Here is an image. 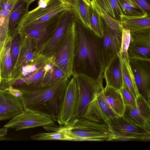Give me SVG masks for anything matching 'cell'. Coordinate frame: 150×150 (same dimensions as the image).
Wrapping results in <instances>:
<instances>
[{
  "mask_svg": "<svg viewBox=\"0 0 150 150\" xmlns=\"http://www.w3.org/2000/svg\"><path fill=\"white\" fill-rule=\"evenodd\" d=\"M24 1H25L29 3L30 4L31 3L33 2V1L37 0H24Z\"/></svg>",
  "mask_w": 150,
  "mask_h": 150,
  "instance_id": "74e56055",
  "label": "cell"
},
{
  "mask_svg": "<svg viewBox=\"0 0 150 150\" xmlns=\"http://www.w3.org/2000/svg\"><path fill=\"white\" fill-rule=\"evenodd\" d=\"M103 20V35L102 38V49L104 68L110 59L119 54L122 33L115 32Z\"/></svg>",
  "mask_w": 150,
  "mask_h": 150,
  "instance_id": "2e32d148",
  "label": "cell"
},
{
  "mask_svg": "<svg viewBox=\"0 0 150 150\" xmlns=\"http://www.w3.org/2000/svg\"><path fill=\"white\" fill-rule=\"evenodd\" d=\"M78 100V90L73 76L69 81L65 91L57 122L60 126L67 124L74 116Z\"/></svg>",
  "mask_w": 150,
  "mask_h": 150,
  "instance_id": "30bf717a",
  "label": "cell"
},
{
  "mask_svg": "<svg viewBox=\"0 0 150 150\" xmlns=\"http://www.w3.org/2000/svg\"><path fill=\"white\" fill-rule=\"evenodd\" d=\"M119 56L122 70L123 84L135 100L139 94L130 65L129 60L120 55Z\"/></svg>",
  "mask_w": 150,
  "mask_h": 150,
  "instance_id": "7402d4cb",
  "label": "cell"
},
{
  "mask_svg": "<svg viewBox=\"0 0 150 150\" xmlns=\"http://www.w3.org/2000/svg\"><path fill=\"white\" fill-rule=\"evenodd\" d=\"M103 78L97 84L95 97L90 103L85 118L89 120L100 122L111 118L117 117L107 103L104 93Z\"/></svg>",
  "mask_w": 150,
  "mask_h": 150,
  "instance_id": "ba28073f",
  "label": "cell"
},
{
  "mask_svg": "<svg viewBox=\"0 0 150 150\" xmlns=\"http://www.w3.org/2000/svg\"><path fill=\"white\" fill-rule=\"evenodd\" d=\"M65 3L70 5L72 8L74 7L75 0H62Z\"/></svg>",
  "mask_w": 150,
  "mask_h": 150,
  "instance_id": "8d00e7d4",
  "label": "cell"
},
{
  "mask_svg": "<svg viewBox=\"0 0 150 150\" xmlns=\"http://www.w3.org/2000/svg\"><path fill=\"white\" fill-rule=\"evenodd\" d=\"M139 93L150 103V61L139 59L129 60Z\"/></svg>",
  "mask_w": 150,
  "mask_h": 150,
  "instance_id": "4fadbf2b",
  "label": "cell"
},
{
  "mask_svg": "<svg viewBox=\"0 0 150 150\" xmlns=\"http://www.w3.org/2000/svg\"><path fill=\"white\" fill-rule=\"evenodd\" d=\"M67 76L63 71L49 58L45 73L42 81V86L49 85L58 79Z\"/></svg>",
  "mask_w": 150,
  "mask_h": 150,
  "instance_id": "d4e9b609",
  "label": "cell"
},
{
  "mask_svg": "<svg viewBox=\"0 0 150 150\" xmlns=\"http://www.w3.org/2000/svg\"><path fill=\"white\" fill-rule=\"evenodd\" d=\"M74 23L76 41L74 67L77 68L76 73L97 83L103 78L104 71L102 38L86 27L78 16Z\"/></svg>",
  "mask_w": 150,
  "mask_h": 150,
  "instance_id": "6da1fadb",
  "label": "cell"
},
{
  "mask_svg": "<svg viewBox=\"0 0 150 150\" xmlns=\"http://www.w3.org/2000/svg\"><path fill=\"white\" fill-rule=\"evenodd\" d=\"M103 78L108 86L120 90L123 85L122 70L119 54L115 55L104 68Z\"/></svg>",
  "mask_w": 150,
  "mask_h": 150,
  "instance_id": "ac0fdd59",
  "label": "cell"
},
{
  "mask_svg": "<svg viewBox=\"0 0 150 150\" xmlns=\"http://www.w3.org/2000/svg\"><path fill=\"white\" fill-rule=\"evenodd\" d=\"M136 106L125 105L122 117L132 123L150 130V106L140 95L135 99Z\"/></svg>",
  "mask_w": 150,
  "mask_h": 150,
  "instance_id": "9a60e30c",
  "label": "cell"
},
{
  "mask_svg": "<svg viewBox=\"0 0 150 150\" xmlns=\"http://www.w3.org/2000/svg\"><path fill=\"white\" fill-rule=\"evenodd\" d=\"M131 34L130 30L123 28L122 33L121 45L119 54L122 57L129 60L128 55V50L130 44Z\"/></svg>",
  "mask_w": 150,
  "mask_h": 150,
  "instance_id": "f1b7e54d",
  "label": "cell"
},
{
  "mask_svg": "<svg viewBox=\"0 0 150 150\" xmlns=\"http://www.w3.org/2000/svg\"><path fill=\"white\" fill-rule=\"evenodd\" d=\"M130 34V41L128 50L129 60L150 61V28Z\"/></svg>",
  "mask_w": 150,
  "mask_h": 150,
  "instance_id": "7c38bea8",
  "label": "cell"
},
{
  "mask_svg": "<svg viewBox=\"0 0 150 150\" xmlns=\"http://www.w3.org/2000/svg\"><path fill=\"white\" fill-rule=\"evenodd\" d=\"M67 76L35 91H21L24 110L42 114L57 121L69 82Z\"/></svg>",
  "mask_w": 150,
  "mask_h": 150,
  "instance_id": "7a4b0ae2",
  "label": "cell"
},
{
  "mask_svg": "<svg viewBox=\"0 0 150 150\" xmlns=\"http://www.w3.org/2000/svg\"><path fill=\"white\" fill-rule=\"evenodd\" d=\"M65 11L46 21L26 26L17 30L32 39L37 44L39 49L54 29L62 15Z\"/></svg>",
  "mask_w": 150,
  "mask_h": 150,
  "instance_id": "5bb4252c",
  "label": "cell"
},
{
  "mask_svg": "<svg viewBox=\"0 0 150 150\" xmlns=\"http://www.w3.org/2000/svg\"><path fill=\"white\" fill-rule=\"evenodd\" d=\"M54 124V121L49 117L39 113L24 110L16 115L4 126L7 129L16 130Z\"/></svg>",
  "mask_w": 150,
  "mask_h": 150,
  "instance_id": "8fae6325",
  "label": "cell"
},
{
  "mask_svg": "<svg viewBox=\"0 0 150 150\" xmlns=\"http://www.w3.org/2000/svg\"><path fill=\"white\" fill-rule=\"evenodd\" d=\"M146 1H147L149 3H150V0H145Z\"/></svg>",
  "mask_w": 150,
  "mask_h": 150,
  "instance_id": "f35d334b",
  "label": "cell"
},
{
  "mask_svg": "<svg viewBox=\"0 0 150 150\" xmlns=\"http://www.w3.org/2000/svg\"><path fill=\"white\" fill-rule=\"evenodd\" d=\"M19 52V47L17 44H13L12 48V55L13 58H16Z\"/></svg>",
  "mask_w": 150,
  "mask_h": 150,
  "instance_id": "d590c367",
  "label": "cell"
},
{
  "mask_svg": "<svg viewBox=\"0 0 150 150\" xmlns=\"http://www.w3.org/2000/svg\"><path fill=\"white\" fill-rule=\"evenodd\" d=\"M98 14L102 17L105 23L114 31L118 33H122L123 27L120 21L105 13H100Z\"/></svg>",
  "mask_w": 150,
  "mask_h": 150,
  "instance_id": "f546056e",
  "label": "cell"
},
{
  "mask_svg": "<svg viewBox=\"0 0 150 150\" xmlns=\"http://www.w3.org/2000/svg\"><path fill=\"white\" fill-rule=\"evenodd\" d=\"M104 93L107 103L113 112L118 116H122L125 105L120 91L106 85Z\"/></svg>",
  "mask_w": 150,
  "mask_h": 150,
  "instance_id": "44dd1931",
  "label": "cell"
},
{
  "mask_svg": "<svg viewBox=\"0 0 150 150\" xmlns=\"http://www.w3.org/2000/svg\"><path fill=\"white\" fill-rule=\"evenodd\" d=\"M13 95L17 97H20L21 92L19 89L13 88L12 87H10L7 90Z\"/></svg>",
  "mask_w": 150,
  "mask_h": 150,
  "instance_id": "e575fe53",
  "label": "cell"
},
{
  "mask_svg": "<svg viewBox=\"0 0 150 150\" xmlns=\"http://www.w3.org/2000/svg\"><path fill=\"white\" fill-rule=\"evenodd\" d=\"M77 16L72 7L64 11L54 29L39 47V52L47 57H52L62 42L68 27Z\"/></svg>",
  "mask_w": 150,
  "mask_h": 150,
  "instance_id": "52a82bcc",
  "label": "cell"
},
{
  "mask_svg": "<svg viewBox=\"0 0 150 150\" xmlns=\"http://www.w3.org/2000/svg\"><path fill=\"white\" fill-rule=\"evenodd\" d=\"M145 11L150 13V4L145 0H133Z\"/></svg>",
  "mask_w": 150,
  "mask_h": 150,
  "instance_id": "836d02e7",
  "label": "cell"
},
{
  "mask_svg": "<svg viewBox=\"0 0 150 150\" xmlns=\"http://www.w3.org/2000/svg\"><path fill=\"white\" fill-rule=\"evenodd\" d=\"M90 4L98 14L105 13L120 21V16L123 13L118 0H91Z\"/></svg>",
  "mask_w": 150,
  "mask_h": 150,
  "instance_id": "d6986e66",
  "label": "cell"
},
{
  "mask_svg": "<svg viewBox=\"0 0 150 150\" xmlns=\"http://www.w3.org/2000/svg\"><path fill=\"white\" fill-rule=\"evenodd\" d=\"M74 21L69 26L61 44L50 57L69 78L74 73L76 41Z\"/></svg>",
  "mask_w": 150,
  "mask_h": 150,
  "instance_id": "277c9868",
  "label": "cell"
},
{
  "mask_svg": "<svg viewBox=\"0 0 150 150\" xmlns=\"http://www.w3.org/2000/svg\"><path fill=\"white\" fill-rule=\"evenodd\" d=\"M30 4L24 0H18L15 4L9 15L8 31L15 28H17L21 19L28 11Z\"/></svg>",
  "mask_w": 150,
  "mask_h": 150,
  "instance_id": "603a6c76",
  "label": "cell"
},
{
  "mask_svg": "<svg viewBox=\"0 0 150 150\" xmlns=\"http://www.w3.org/2000/svg\"><path fill=\"white\" fill-rule=\"evenodd\" d=\"M91 0H75L73 8L84 25L91 30L89 17Z\"/></svg>",
  "mask_w": 150,
  "mask_h": 150,
  "instance_id": "484cf974",
  "label": "cell"
},
{
  "mask_svg": "<svg viewBox=\"0 0 150 150\" xmlns=\"http://www.w3.org/2000/svg\"><path fill=\"white\" fill-rule=\"evenodd\" d=\"M63 126L72 141L114 140L105 122H95L82 117L73 119Z\"/></svg>",
  "mask_w": 150,
  "mask_h": 150,
  "instance_id": "3957f363",
  "label": "cell"
},
{
  "mask_svg": "<svg viewBox=\"0 0 150 150\" xmlns=\"http://www.w3.org/2000/svg\"><path fill=\"white\" fill-rule=\"evenodd\" d=\"M0 10H1V7H0Z\"/></svg>",
  "mask_w": 150,
  "mask_h": 150,
  "instance_id": "ab89813d",
  "label": "cell"
},
{
  "mask_svg": "<svg viewBox=\"0 0 150 150\" xmlns=\"http://www.w3.org/2000/svg\"><path fill=\"white\" fill-rule=\"evenodd\" d=\"M10 44L8 43L6 49L4 60V66L8 71L10 69L11 60L10 55Z\"/></svg>",
  "mask_w": 150,
  "mask_h": 150,
  "instance_id": "d6a6232c",
  "label": "cell"
},
{
  "mask_svg": "<svg viewBox=\"0 0 150 150\" xmlns=\"http://www.w3.org/2000/svg\"><path fill=\"white\" fill-rule=\"evenodd\" d=\"M72 7L62 0H39L38 6L25 15L17 29L46 21Z\"/></svg>",
  "mask_w": 150,
  "mask_h": 150,
  "instance_id": "5b68a950",
  "label": "cell"
},
{
  "mask_svg": "<svg viewBox=\"0 0 150 150\" xmlns=\"http://www.w3.org/2000/svg\"><path fill=\"white\" fill-rule=\"evenodd\" d=\"M73 76L78 86V100L76 112L72 120L84 117L88 106L95 97L97 83L81 74L75 72Z\"/></svg>",
  "mask_w": 150,
  "mask_h": 150,
  "instance_id": "9c48e42d",
  "label": "cell"
},
{
  "mask_svg": "<svg viewBox=\"0 0 150 150\" xmlns=\"http://www.w3.org/2000/svg\"><path fill=\"white\" fill-rule=\"evenodd\" d=\"M89 17L91 30L102 38L103 35L102 17L91 6L89 9Z\"/></svg>",
  "mask_w": 150,
  "mask_h": 150,
  "instance_id": "83f0119b",
  "label": "cell"
},
{
  "mask_svg": "<svg viewBox=\"0 0 150 150\" xmlns=\"http://www.w3.org/2000/svg\"><path fill=\"white\" fill-rule=\"evenodd\" d=\"M24 110L20 97L0 89V121L12 118Z\"/></svg>",
  "mask_w": 150,
  "mask_h": 150,
  "instance_id": "e0dca14e",
  "label": "cell"
},
{
  "mask_svg": "<svg viewBox=\"0 0 150 150\" xmlns=\"http://www.w3.org/2000/svg\"><path fill=\"white\" fill-rule=\"evenodd\" d=\"M114 140L149 141L150 130L134 124L122 116L109 118L105 121Z\"/></svg>",
  "mask_w": 150,
  "mask_h": 150,
  "instance_id": "8992f818",
  "label": "cell"
},
{
  "mask_svg": "<svg viewBox=\"0 0 150 150\" xmlns=\"http://www.w3.org/2000/svg\"><path fill=\"white\" fill-rule=\"evenodd\" d=\"M49 132H40L33 135L30 138L33 140H60L72 141V138L67 133L62 126H58L55 125L49 129Z\"/></svg>",
  "mask_w": 150,
  "mask_h": 150,
  "instance_id": "cb8c5ba5",
  "label": "cell"
},
{
  "mask_svg": "<svg viewBox=\"0 0 150 150\" xmlns=\"http://www.w3.org/2000/svg\"><path fill=\"white\" fill-rule=\"evenodd\" d=\"M18 0H0L1 9H6L11 11Z\"/></svg>",
  "mask_w": 150,
  "mask_h": 150,
  "instance_id": "1f68e13d",
  "label": "cell"
},
{
  "mask_svg": "<svg viewBox=\"0 0 150 150\" xmlns=\"http://www.w3.org/2000/svg\"><path fill=\"white\" fill-rule=\"evenodd\" d=\"M118 0L123 14L124 15L128 16H141L148 13L133 0Z\"/></svg>",
  "mask_w": 150,
  "mask_h": 150,
  "instance_id": "4316f807",
  "label": "cell"
},
{
  "mask_svg": "<svg viewBox=\"0 0 150 150\" xmlns=\"http://www.w3.org/2000/svg\"><path fill=\"white\" fill-rule=\"evenodd\" d=\"M120 18L123 28L129 30L130 33L150 28V15L148 13L144 16H128L122 14Z\"/></svg>",
  "mask_w": 150,
  "mask_h": 150,
  "instance_id": "ffe728a7",
  "label": "cell"
},
{
  "mask_svg": "<svg viewBox=\"0 0 150 150\" xmlns=\"http://www.w3.org/2000/svg\"><path fill=\"white\" fill-rule=\"evenodd\" d=\"M119 91L122 95L125 105L132 107L136 106L135 100L124 84L123 87Z\"/></svg>",
  "mask_w": 150,
  "mask_h": 150,
  "instance_id": "4dcf8cb0",
  "label": "cell"
}]
</instances>
